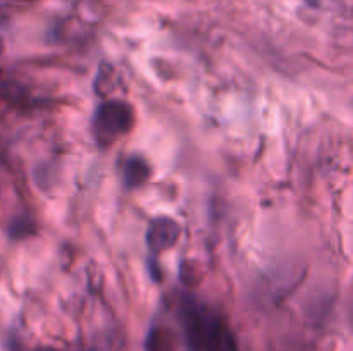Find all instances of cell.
<instances>
[{
	"mask_svg": "<svg viewBox=\"0 0 353 351\" xmlns=\"http://www.w3.org/2000/svg\"><path fill=\"white\" fill-rule=\"evenodd\" d=\"M185 332L195 351H238L233 332L221 317L203 306L188 303L185 308Z\"/></svg>",
	"mask_w": 353,
	"mask_h": 351,
	"instance_id": "obj_1",
	"label": "cell"
},
{
	"mask_svg": "<svg viewBox=\"0 0 353 351\" xmlns=\"http://www.w3.org/2000/svg\"><path fill=\"white\" fill-rule=\"evenodd\" d=\"M134 124L133 107L123 100H109L97 109L93 119V131L100 145L112 143L126 134Z\"/></svg>",
	"mask_w": 353,
	"mask_h": 351,
	"instance_id": "obj_2",
	"label": "cell"
},
{
	"mask_svg": "<svg viewBox=\"0 0 353 351\" xmlns=\"http://www.w3.org/2000/svg\"><path fill=\"white\" fill-rule=\"evenodd\" d=\"M179 237V226L176 220L169 217H157L150 222L147 233L148 248L154 255L162 253L174 246V243Z\"/></svg>",
	"mask_w": 353,
	"mask_h": 351,
	"instance_id": "obj_3",
	"label": "cell"
},
{
	"mask_svg": "<svg viewBox=\"0 0 353 351\" xmlns=\"http://www.w3.org/2000/svg\"><path fill=\"white\" fill-rule=\"evenodd\" d=\"M150 176V167H148L147 160L141 157H130L124 162L123 178L128 188H137L141 186Z\"/></svg>",
	"mask_w": 353,
	"mask_h": 351,
	"instance_id": "obj_4",
	"label": "cell"
},
{
	"mask_svg": "<svg viewBox=\"0 0 353 351\" xmlns=\"http://www.w3.org/2000/svg\"><path fill=\"white\" fill-rule=\"evenodd\" d=\"M148 351H172V339L165 330L154 329L148 336Z\"/></svg>",
	"mask_w": 353,
	"mask_h": 351,
	"instance_id": "obj_5",
	"label": "cell"
}]
</instances>
